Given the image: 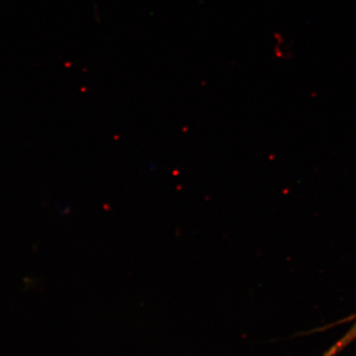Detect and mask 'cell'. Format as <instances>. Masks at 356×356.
I'll use <instances>...</instances> for the list:
<instances>
[{"mask_svg": "<svg viewBox=\"0 0 356 356\" xmlns=\"http://www.w3.org/2000/svg\"><path fill=\"white\" fill-rule=\"evenodd\" d=\"M356 339V320L346 334L331 348L325 351L324 356H337Z\"/></svg>", "mask_w": 356, "mask_h": 356, "instance_id": "obj_1", "label": "cell"}]
</instances>
